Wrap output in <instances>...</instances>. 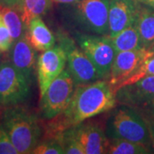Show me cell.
I'll return each mask as SVG.
<instances>
[{
	"label": "cell",
	"mask_w": 154,
	"mask_h": 154,
	"mask_svg": "<svg viewBox=\"0 0 154 154\" xmlns=\"http://www.w3.org/2000/svg\"><path fill=\"white\" fill-rule=\"evenodd\" d=\"M116 104V93L108 80L76 86L66 108L48 120L44 139L56 138L69 128L112 110Z\"/></svg>",
	"instance_id": "obj_1"
},
{
	"label": "cell",
	"mask_w": 154,
	"mask_h": 154,
	"mask_svg": "<svg viewBox=\"0 0 154 154\" xmlns=\"http://www.w3.org/2000/svg\"><path fill=\"white\" fill-rule=\"evenodd\" d=\"M1 123L19 154L32 153L40 141L43 130L38 116L22 106L6 108Z\"/></svg>",
	"instance_id": "obj_2"
},
{
	"label": "cell",
	"mask_w": 154,
	"mask_h": 154,
	"mask_svg": "<svg viewBox=\"0 0 154 154\" xmlns=\"http://www.w3.org/2000/svg\"><path fill=\"white\" fill-rule=\"evenodd\" d=\"M105 132L109 140L122 139L149 147L152 146L148 123L138 110L128 105L112 108L106 121Z\"/></svg>",
	"instance_id": "obj_3"
},
{
	"label": "cell",
	"mask_w": 154,
	"mask_h": 154,
	"mask_svg": "<svg viewBox=\"0 0 154 154\" xmlns=\"http://www.w3.org/2000/svg\"><path fill=\"white\" fill-rule=\"evenodd\" d=\"M110 0H78L71 4V22L82 33L108 35Z\"/></svg>",
	"instance_id": "obj_4"
},
{
	"label": "cell",
	"mask_w": 154,
	"mask_h": 154,
	"mask_svg": "<svg viewBox=\"0 0 154 154\" xmlns=\"http://www.w3.org/2000/svg\"><path fill=\"white\" fill-rule=\"evenodd\" d=\"M74 39L92 61L103 80H108L116 51L108 35H99L75 31Z\"/></svg>",
	"instance_id": "obj_5"
},
{
	"label": "cell",
	"mask_w": 154,
	"mask_h": 154,
	"mask_svg": "<svg viewBox=\"0 0 154 154\" xmlns=\"http://www.w3.org/2000/svg\"><path fill=\"white\" fill-rule=\"evenodd\" d=\"M75 88L70 74L63 69L40 97V117L48 121L61 113L70 101Z\"/></svg>",
	"instance_id": "obj_6"
},
{
	"label": "cell",
	"mask_w": 154,
	"mask_h": 154,
	"mask_svg": "<svg viewBox=\"0 0 154 154\" xmlns=\"http://www.w3.org/2000/svg\"><path fill=\"white\" fill-rule=\"evenodd\" d=\"M58 41L59 45L66 52L67 70L76 86L87 85L103 80L97 68L78 46L75 39L64 33H59Z\"/></svg>",
	"instance_id": "obj_7"
},
{
	"label": "cell",
	"mask_w": 154,
	"mask_h": 154,
	"mask_svg": "<svg viewBox=\"0 0 154 154\" xmlns=\"http://www.w3.org/2000/svg\"><path fill=\"white\" fill-rule=\"evenodd\" d=\"M30 84L11 61L0 63V107L21 105L30 97Z\"/></svg>",
	"instance_id": "obj_8"
},
{
	"label": "cell",
	"mask_w": 154,
	"mask_h": 154,
	"mask_svg": "<svg viewBox=\"0 0 154 154\" xmlns=\"http://www.w3.org/2000/svg\"><path fill=\"white\" fill-rule=\"evenodd\" d=\"M66 63V52L59 45L42 51L38 56L36 71L40 97L43 96L51 83L65 69Z\"/></svg>",
	"instance_id": "obj_9"
},
{
	"label": "cell",
	"mask_w": 154,
	"mask_h": 154,
	"mask_svg": "<svg viewBox=\"0 0 154 154\" xmlns=\"http://www.w3.org/2000/svg\"><path fill=\"white\" fill-rule=\"evenodd\" d=\"M116 99L121 105L146 110L154 101V75L121 87L116 92Z\"/></svg>",
	"instance_id": "obj_10"
},
{
	"label": "cell",
	"mask_w": 154,
	"mask_h": 154,
	"mask_svg": "<svg viewBox=\"0 0 154 154\" xmlns=\"http://www.w3.org/2000/svg\"><path fill=\"white\" fill-rule=\"evenodd\" d=\"M149 50L138 49L117 52L110 69L108 82L116 92L122 83L136 71L143 62Z\"/></svg>",
	"instance_id": "obj_11"
},
{
	"label": "cell",
	"mask_w": 154,
	"mask_h": 154,
	"mask_svg": "<svg viewBox=\"0 0 154 154\" xmlns=\"http://www.w3.org/2000/svg\"><path fill=\"white\" fill-rule=\"evenodd\" d=\"M73 136L76 139L86 154L107 153L109 139L105 132L94 123H84V122L69 128Z\"/></svg>",
	"instance_id": "obj_12"
},
{
	"label": "cell",
	"mask_w": 154,
	"mask_h": 154,
	"mask_svg": "<svg viewBox=\"0 0 154 154\" xmlns=\"http://www.w3.org/2000/svg\"><path fill=\"white\" fill-rule=\"evenodd\" d=\"M138 2L134 0H110L108 36L113 37L134 23Z\"/></svg>",
	"instance_id": "obj_13"
},
{
	"label": "cell",
	"mask_w": 154,
	"mask_h": 154,
	"mask_svg": "<svg viewBox=\"0 0 154 154\" xmlns=\"http://www.w3.org/2000/svg\"><path fill=\"white\" fill-rule=\"evenodd\" d=\"M10 58L11 63L31 83L36 63V50L29 43L26 35L13 42Z\"/></svg>",
	"instance_id": "obj_14"
},
{
	"label": "cell",
	"mask_w": 154,
	"mask_h": 154,
	"mask_svg": "<svg viewBox=\"0 0 154 154\" xmlns=\"http://www.w3.org/2000/svg\"><path fill=\"white\" fill-rule=\"evenodd\" d=\"M25 35L31 45L38 51H45L55 45V36L41 17H35L31 20Z\"/></svg>",
	"instance_id": "obj_15"
},
{
	"label": "cell",
	"mask_w": 154,
	"mask_h": 154,
	"mask_svg": "<svg viewBox=\"0 0 154 154\" xmlns=\"http://www.w3.org/2000/svg\"><path fill=\"white\" fill-rule=\"evenodd\" d=\"M134 24L137 28L144 49L154 47V9L138 3Z\"/></svg>",
	"instance_id": "obj_16"
},
{
	"label": "cell",
	"mask_w": 154,
	"mask_h": 154,
	"mask_svg": "<svg viewBox=\"0 0 154 154\" xmlns=\"http://www.w3.org/2000/svg\"><path fill=\"white\" fill-rule=\"evenodd\" d=\"M110 37V36H109ZM110 41L115 48L116 53L120 51H133L143 48L140 37L135 24L122 30L113 37H110Z\"/></svg>",
	"instance_id": "obj_17"
},
{
	"label": "cell",
	"mask_w": 154,
	"mask_h": 154,
	"mask_svg": "<svg viewBox=\"0 0 154 154\" xmlns=\"http://www.w3.org/2000/svg\"><path fill=\"white\" fill-rule=\"evenodd\" d=\"M0 14L10 31L13 42L25 35L27 28L22 22L20 11L10 7H0Z\"/></svg>",
	"instance_id": "obj_18"
},
{
	"label": "cell",
	"mask_w": 154,
	"mask_h": 154,
	"mask_svg": "<svg viewBox=\"0 0 154 154\" xmlns=\"http://www.w3.org/2000/svg\"><path fill=\"white\" fill-rule=\"evenodd\" d=\"M152 149L143 144L122 139L109 140L107 153L110 154H147L152 153Z\"/></svg>",
	"instance_id": "obj_19"
},
{
	"label": "cell",
	"mask_w": 154,
	"mask_h": 154,
	"mask_svg": "<svg viewBox=\"0 0 154 154\" xmlns=\"http://www.w3.org/2000/svg\"><path fill=\"white\" fill-rule=\"evenodd\" d=\"M51 0H22L21 16L26 28H28L32 19L46 14L51 6Z\"/></svg>",
	"instance_id": "obj_20"
},
{
	"label": "cell",
	"mask_w": 154,
	"mask_h": 154,
	"mask_svg": "<svg viewBox=\"0 0 154 154\" xmlns=\"http://www.w3.org/2000/svg\"><path fill=\"white\" fill-rule=\"evenodd\" d=\"M152 75H154V50H149L146 57L144 58L143 62L136 69V71L127 81L122 83L121 87L136 82L137 81L144 77L152 76Z\"/></svg>",
	"instance_id": "obj_21"
},
{
	"label": "cell",
	"mask_w": 154,
	"mask_h": 154,
	"mask_svg": "<svg viewBox=\"0 0 154 154\" xmlns=\"http://www.w3.org/2000/svg\"><path fill=\"white\" fill-rule=\"evenodd\" d=\"M56 138L62 144L64 149V154H86L82 146L73 136L70 128H67Z\"/></svg>",
	"instance_id": "obj_22"
},
{
	"label": "cell",
	"mask_w": 154,
	"mask_h": 154,
	"mask_svg": "<svg viewBox=\"0 0 154 154\" xmlns=\"http://www.w3.org/2000/svg\"><path fill=\"white\" fill-rule=\"evenodd\" d=\"M33 154H64V149L57 138L44 139L34 147Z\"/></svg>",
	"instance_id": "obj_23"
},
{
	"label": "cell",
	"mask_w": 154,
	"mask_h": 154,
	"mask_svg": "<svg viewBox=\"0 0 154 154\" xmlns=\"http://www.w3.org/2000/svg\"><path fill=\"white\" fill-rule=\"evenodd\" d=\"M0 154H19L2 123H0Z\"/></svg>",
	"instance_id": "obj_24"
},
{
	"label": "cell",
	"mask_w": 154,
	"mask_h": 154,
	"mask_svg": "<svg viewBox=\"0 0 154 154\" xmlns=\"http://www.w3.org/2000/svg\"><path fill=\"white\" fill-rule=\"evenodd\" d=\"M13 44V39L8 28L6 27L4 19L0 14V51L7 52L11 50Z\"/></svg>",
	"instance_id": "obj_25"
},
{
	"label": "cell",
	"mask_w": 154,
	"mask_h": 154,
	"mask_svg": "<svg viewBox=\"0 0 154 154\" xmlns=\"http://www.w3.org/2000/svg\"><path fill=\"white\" fill-rule=\"evenodd\" d=\"M22 0H0V7H10L21 12Z\"/></svg>",
	"instance_id": "obj_26"
},
{
	"label": "cell",
	"mask_w": 154,
	"mask_h": 154,
	"mask_svg": "<svg viewBox=\"0 0 154 154\" xmlns=\"http://www.w3.org/2000/svg\"><path fill=\"white\" fill-rule=\"evenodd\" d=\"M146 112V114L149 116V117H151V119H152L154 122V101L151 104L146 110H145Z\"/></svg>",
	"instance_id": "obj_27"
},
{
	"label": "cell",
	"mask_w": 154,
	"mask_h": 154,
	"mask_svg": "<svg viewBox=\"0 0 154 154\" xmlns=\"http://www.w3.org/2000/svg\"><path fill=\"white\" fill-rule=\"evenodd\" d=\"M134 1L154 9V0H134Z\"/></svg>",
	"instance_id": "obj_28"
},
{
	"label": "cell",
	"mask_w": 154,
	"mask_h": 154,
	"mask_svg": "<svg viewBox=\"0 0 154 154\" xmlns=\"http://www.w3.org/2000/svg\"><path fill=\"white\" fill-rule=\"evenodd\" d=\"M52 3L56 4H63V5H71L73 3H75L78 0H51Z\"/></svg>",
	"instance_id": "obj_29"
},
{
	"label": "cell",
	"mask_w": 154,
	"mask_h": 154,
	"mask_svg": "<svg viewBox=\"0 0 154 154\" xmlns=\"http://www.w3.org/2000/svg\"><path fill=\"white\" fill-rule=\"evenodd\" d=\"M151 131V137H152V146L154 150V124L152 127H150Z\"/></svg>",
	"instance_id": "obj_30"
},
{
	"label": "cell",
	"mask_w": 154,
	"mask_h": 154,
	"mask_svg": "<svg viewBox=\"0 0 154 154\" xmlns=\"http://www.w3.org/2000/svg\"><path fill=\"white\" fill-rule=\"evenodd\" d=\"M3 53H4V52L0 51V63L3 62V61H2V59H3Z\"/></svg>",
	"instance_id": "obj_31"
},
{
	"label": "cell",
	"mask_w": 154,
	"mask_h": 154,
	"mask_svg": "<svg viewBox=\"0 0 154 154\" xmlns=\"http://www.w3.org/2000/svg\"><path fill=\"white\" fill-rule=\"evenodd\" d=\"M152 50H154V47H153V48H152Z\"/></svg>",
	"instance_id": "obj_32"
}]
</instances>
